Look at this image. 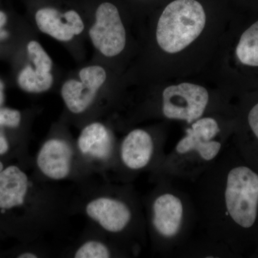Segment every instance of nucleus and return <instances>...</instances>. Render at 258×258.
<instances>
[{
  "label": "nucleus",
  "mask_w": 258,
  "mask_h": 258,
  "mask_svg": "<svg viewBox=\"0 0 258 258\" xmlns=\"http://www.w3.org/2000/svg\"><path fill=\"white\" fill-rule=\"evenodd\" d=\"M74 152L66 141L51 139L40 147L37 166L40 173L50 180L61 181L69 177L72 170Z\"/></svg>",
  "instance_id": "obj_6"
},
{
  "label": "nucleus",
  "mask_w": 258,
  "mask_h": 258,
  "mask_svg": "<svg viewBox=\"0 0 258 258\" xmlns=\"http://www.w3.org/2000/svg\"><path fill=\"white\" fill-rule=\"evenodd\" d=\"M186 136L176 146L179 154H186L197 151L205 160L210 161L216 157L220 152L221 144L214 141H209L192 128L186 129Z\"/></svg>",
  "instance_id": "obj_13"
},
{
  "label": "nucleus",
  "mask_w": 258,
  "mask_h": 258,
  "mask_svg": "<svg viewBox=\"0 0 258 258\" xmlns=\"http://www.w3.org/2000/svg\"><path fill=\"white\" fill-rule=\"evenodd\" d=\"M154 144L145 131L136 129L125 137L120 147L123 164L131 169H140L149 164L152 158Z\"/></svg>",
  "instance_id": "obj_12"
},
{
  "label": "nucleus",
  "mask_w": 258,
  "mask_h": 258,
  "mask_svg": "<svg viewBox=\"0 0 258 258\" xmlns=\"http://www.w3.org/2000/svg\"><path fill=\"white\" fill-rule=\"evenodd\" d=\"M39 256H37V254L30 252H24L18 256L19 258H37Z\"/></svg>",
  "instance_id": "obj_21"
},
{
  "label": "nucleus",
  "mask_w": 258,
  "mask_h": 258,
  "mask_svg": "<svg viewBox=\"0 0 258 258\" xmlns=\"http://www.w3.org/2000/svg\"><path fill=\"white\" fill-rule=\"evenodd\" d=\"M86 212L103 230L113 233L124 230L132 219V212L125 203L107 197L91 200L86 205Z\"/></svg>",
  "instance_id": "obj_7"
},
{
  "label": "nucleus",
  "mask_w": 258,
  "mask_h": 258,
  "mask_svg": "<svg viewBox=\"0 0 258 258\" xmlns=\"http://www.w3.org/2000/svg\"><path fill=\"white\" fill-rule=\"evenodd\" d=\"M4 169V167H3V163L0 161V171L3 170V169Z\"/></svg>",
  "instance_id": "obj_24"
},
{
  "label": "nucleus",
  "mask_w": 258,
  "mask_h": 258,
  "mask_svg": "<svg viewBox=\"0 0 258 258\" xmlns=\"http://www.w3.org/2000/svg\"><path fill=\"white\" fill-rule=\"evenodd\" d=\"M27 49L29 57L35 64V71L39 74L50 72L52 69V60L40 43L36 41L30 42Z\"/></svg>",
  "instance_id": "obj_16"
},
{
  "label": "nucleus",
  "mask_w": 258,
  "mask_h": 258,
  "mask_svg": "<svg viewBox=\"0 0 258 258\" xmlns=\"http://www.w3.org/2000/svg\"><path fill=\"white\" fill-rule=\"evenodd\" d=\"M208 101V91L203 86L183 83L164 90L163 112L166 118L190 123L203 115Z\"/></svg>",
  "instance_id": "obj_3"
},
{
  "label": "nucleus",
  "mask_w": 258,
  "mask_h": 258,
  "mask_svg": "<svg viewBox=\"0 0 258 258\" xmlns=\"http://www.w3.org/2000/svg\"><path fill=\"white\" fill-rule=\"evenodd\" d=\"M225 203L237 225L244 228L252 227L257 214V174L245 166L232 169L227 176Z\"/></svg>",
  "instance_id": "obj_2"
},
{
  "label": "nucleus",
  "mask_w": 258,
  "mask_h": 258,
  "mask_svg": "<svg viewBox=\"0 0 258 258\" xmlns=\"http://www.w3.org/2000/svg\"><path fill=\"white\" fill-rule=\"evenodd\" d=\"M93 45L103 55L113 57L125 45V31L116 7L111 3L100 5L96 13V23L89 31Z\"/></svg>",
  "instance_id": "obj_4"
},
{
  "label": "nucleus",
  "mask_w": 258,
  "mask_h": 258,
  "mask_svg": "<svg viewBox=\"0 0 258 258\" xmlns=\"http://www.w3.org/2000/svg\"><path fill=\"white\" fill-rule=\"evenodd\" d=\"M21 121V114L18 110L9 108H0V125L16 128Z\"/></svg>",
  "instance_id": "obj_18"
},
{
  "label": "nucleus",
  "mask_w": 258,
  "mask_h": 258,
  "mask_svg": "<svg viewBox=\"0 0 258 258\" xmlns=\"http://www.w3.org/2000/svg\"><path fill=\"white\" fill-rule=\"evenodd\" d=\"M79 152L93 161L108 160L113 149V141L108 129L101 123L86 125L77 141Z\"/></svg>",
  "instance_id": "obj_9"
},
{
  "label": "nucleus",
  "mask_w": 258,
  "mask_h": 258,
  "mask_svg": "<svg viewBox=\"0 0 258 258\" xmlns=\"http://www.w3.org/2000/svg\"><path fill=\"white\" fill-rule=\"evenodd\" d=\"M28 190V176L18 166H8L0 171L1 210H10L23 205Z\"/></svg>",
  "instance_id": "obj_11"
},
{
  "label": "nucleus",
  "mask_w": 258,
  "mask_h": 258,
  "mask_svg": "<svg viewBox=\"0 0 258 258\" xmlns=\"http://www.w3.org/2000/svg\"><path fill=\"white\" fill-rule=\"evenodd\" d=\"M236 54L242 63L258 66V21L242 34Z\"/></svg>",
  "instance_id": "obj_14"
},
{
  "label": "nucleus",
  "mask_w": 258,
  "mask_h": 258,
  "mask_svg": "<svg viewBox=\"0 0 258 258\" xmlns=\"http://www.w3.org/2000/svg\"><path fill=\"white\" fill-rule=\"evenodd\" d=\"M81 82L76 80L67 81L61 90L66 106L72 113H83L94 101L97 92L106 79L105 70L100 66H90L81 70Z\"/></svg>",
  "instance_id": "obj_5"
},
{
  "label": "nucleus",
  "mask_w": 258,
  "mask_h": 258,
  "mask_svg": "<svg viewBox=\"0 0 258 258\" xmlns=\"http://www.w3.org/2000/svg\"><path fill=\"white\" fill-rule=\"evenodd\" d=\"M18 82L19 86L26 92H45L52 86V76L50 72L39 74L28 66L19 74Z\"/></svg>",
  "instance_id": "obj_15"
},
{
  "label": "nucleus",
  "mask_w": 258,
  "mask_h": 258,
  "mask_svg": "<svg viewBox=\"0 0 258 258\" xmlns=\"http://www.w3.org/2000/svg\"><path fill=\"white\" fill-rule=\"evenodd\" d=\"M153 224L159 234L166 237H174L179 232L183 217L181 200L171 194L161 195L153 206Z\"/></svg>",
  "instance_id": "obj_10"
},
{
  "label": "nucleus",
  "mask_w": 258,
  "mask_h": 258,
  "mask_svg": "<svg viewBox=\"0 0 258 258\" xmlns=\"http://www.w3.org/2000/svg\"><path fill=\"white\" fill-rule=\"evenodd\" d=\"M7 23V16L3 12L0 11V28Z\"/></svg>",
  "instance_id": "obj_23"
},
{
  "label": "nucleus",
  "mask_w": 258,
  "mask_h": 258,
  "mask_svg": "<svg viewBox=\"0 0 258 258\" xmlns=\"http://www.w3.org/2000/svg\"><path fill=\"white\" fill-rule=\"evenodd\" d=\"M206 23L205 10L196 0H175L166 6L158 23L157 40L163 50L176 53L196 40Z\"/></svg>",
  "instance_id": "obj_1"
},
{
  "label": "nucleus",
  "mask_w": 258,
  "mask_h": 258,
  "mask_svg": "<svg viewBox=\"0 0 258 258\" xmlns=\"http://www.w3.org/2000/svg\"><path fill=\"white\" fill-rule=\"evenodd\" d=\"M8 149H9V144H8V140L4 136L0 134V155H3L8 152Z\"/></svg>",
  "instance_id": "obj_20"
},
{
  "label": "nucleus",
  "mask_w": 258,
  "mask_h": 258,
  "mask_svg": "<svg viewBox=\"0 0 258 258\" xmlns=\"http://www.w3.org/2000/svg\"><path fill=\"white\" fill-rule=\"evenodd\" d=\"M111 257V252L108 247L96 240L86 241L78 248L74 254L76 258H108Z\"/></svg>",
  "instance_id": "obj_17"
},
{
  "label": "nucleus",
  "mask_w": 258,
  "mask_h": 258,
  "mask_svg": "<svg viewBox=\"0 0 258 258\" xmlns=\"http://www.w3.org/2000/svg\"><path fill=\"white\" fill-rule=\"evenodd\" d=\"M35 20L40 31L60 41L72 40L84 29L82 19L74 10L62 14L54 8H42L37 12Z\"/></svg>",
  "instance_id": "obj_8"
},
{
  "label": "nucleus",
  "mask_w": 258,
  "mask_h": 258,
  "mask_svg": "<svg viewBox=\"0 0 258 258\" xmlns=\"http://www.w3.org/2000/svg\"><path fill=\"white\" fill-rule=\"evenodd\" d=\"M3 91H4V85H3V82L0 81V106L3 104L5 99L4 93H3Z\"/></svg>",
  "instance_id": "obj_22"
},
{
  "label": "nucleus",
  "mask_w": 258,
  "mask_h": 258,
  "mask_svg": "<svg viewBox=\"0 0 258 258\" xmlns=\"http://www.w3.org/2000/svg\"><path fill=\"white\" fill-rule=\"evenodd\" d=\"M248 122L249 126L258 139V103L249 112Z\"/></svg>",
  "instance_id": "obj_19"
}]
</instances>
